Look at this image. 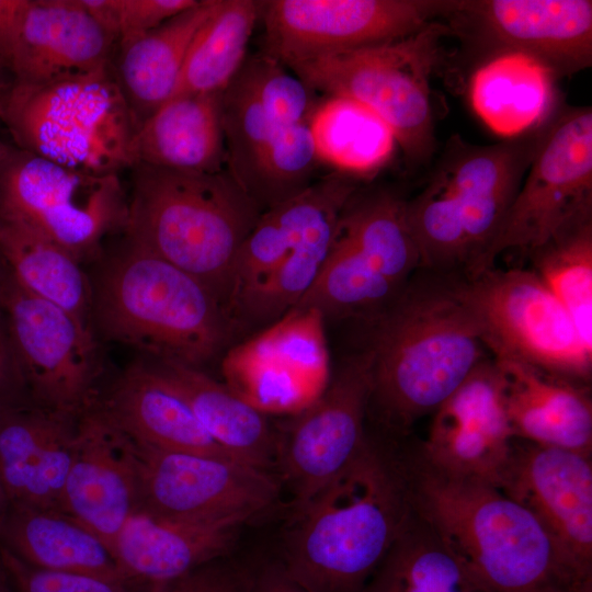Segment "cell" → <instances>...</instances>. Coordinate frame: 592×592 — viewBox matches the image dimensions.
<instances>
[{
	"instance_id": "1",
	"label": "cell",
	"mask_w": 592,
	"mask_h": 592,
	"mask_svg": "<svg viewBox=\"0 0 592 592\" xmlns=\"http://www.w3.org/2000/svg\"><path fill=\"white\" fill-rule=\"evenodd\" d=\"M369 325L367 414L401 442L486 357L468 276L419 269Z\"/></svg>"
},
{
	"instance_id": "2",
	"label": "cell",
	"mask_w": 592,
	"mask_h": 592,
	"mask_svg": "<svg viewBox=\"0 0 592 592\" xmlns=\"http://www.w3.org/2000/svg\"><path fill=\"white\" fill-rule=\"evenodd\" d=\"M402 442L368 435L334 480L292 510L282 558L308 592H361L410 519Z\"/></svg>"
},
{
	"instance_id": "3",
	"label": "cell",
	"mask_w": 592,
	"mask_h": 592,
	"mask_svg": "<svg viewBox=\"0 0 592 592\" xmlns=\"http://www.w3.org/2000/svg\"><path fill=\"white\" fill-rule=\"evenodd\" d=\"M412 508L493 592H576L592 580L497 486L430 464L403 442Z\"/></svg>"
},
{
	"instance_id": "4",
	"label": "cell",
	"mask_w": 592,
	"mask_h": 592,
	"mask_svg": "<svg viewBox=\"0 0 592 592\" xmlns=\"http://www.w3.org/2000/svg\"><path fill=\"white\" fill-rule=\"evenodd\" d=\"M91 321L146 358L200 369L226 352L237 330L202 282L126 238L92 284Z\"/></svg>"
},
{
	"instance_id": "5",
	"label": "cell",
	"mask_w": 592,
	"mask_h": 592,
	"mask_svg": "<svg viewBox=\"0 0 592 592\" xmlns=\"http://www.w3.org/2000/svg\"><path fill=\"white\" fill-rule=\"evenodd\" d=\"M549 121L494 145L449 139L426 185L406 201L422 269L468 277L480 272Z\"/></svg>"
},
{
	"instance_id": "6",
	"label": "cell",
	"mask_w": 592,
	"mask_h": 592,
	"mask_svg": "<svg viewBox=\"0 0 592 592\" xmlns=\"http://www.w3.org/2000/svg\"><path fill=\"white\" fill-rule=\"evenodd\" d=\"M130 169L126 239L202 282L227 311L237 253L263 210L227 169Z\"/></svg>"
},
{
	"instance_id": "7",
	"label": "cell",
	"mask_w": 592,
	"mask_h": 592,
	"mask_svg": "<svg viewBox=\"0 0 592 592\" xmlns=\"http://www.w3.org/2000/svg\"><path fill=\"white\" fill-rule=\"evenodd\" d=\"M0 117L15 147L92 174L132 168L138 124L112 65L48 83L12 81L0 94Z\"/></svg>"
},
{
	"instance_id": "8",
	"label": "cell",
	"mask_w": 592,
	"mask_h": 592,
	"mask_svg": "<svg viewBox=\"0 0 592 592\" xmlns=\"http://www.w3.org/2000/svg\"><path fill=\"white\" fill-rule=\"evenodd\" d=\"M451 29L432 22L406 37L287 66L316 92L354 100L379 116L411 162L435 148L430 78Z\"/></svg>"
},
{
	"instance_id": "9",
	"label": "cell",
	"mask_w": 592,
	"mask_h": 592,
	"mask_svg": "<svg viewBox=\"0 0 592 592\" xmlns=\"http://www.w3.org/2000/svg\"><path fill=\"white\" fill-rule=\"evenodd\" d=\"M129 197L118 174H92L3 146L0 215L19 220L72 254L98 255L112 235L125 232Z\"/></svg>"
},
{
	"instance_id": "10",
	"label": "cell",
	"mask_w": 592,
	"mask_h": 592,
	"mask_svg": "<svg viewBox=\"0 0 592 592\" xmlns=\"http://www.w3.org/2000/svg\"><path fill=\"white\" fill-rule=\"evenodd\" d=\"M468 278L482 342L492 358L519 362L591 387L592 349L532 270L493 266Z\"/></svg>"
},
{
	"instance_id": "11",
	"label": "cell",
	"mask_w": 592,
	"mask_h": 592,
	"mask_svg": "<svg viewBox=\"0 0 592 592\" xmlns=\"http://www.w3.org/2000/svg\"><path fill=\"white\" fill-rule=\"evenodd\" d=\"M2 321L31 402L82 417L101 396L93 326L22 287L8 271Z\"/></svg>"
},
{
	"instance_id": "12",
	"label": "cell",
	"mask_w": 592,
	"mask_h": 592,
	"mask_svg": "<svg viewBox=\"0 0 592 592\" xmlns=\"http://www.w3.org/2000/svg\"><path fill=\"white\" fill-rule=\"evenodd\" d=\"M591 217L592 111L580 107L550 118L480 272L493 267L503 252L528 255L561 230Z\"/></svg>"
},
{
	"instance_id": "13",
	"label": "cell",
	"mask_w": 592,
	"mask_h": 592,
	"mask_svg": "<svg viewBox=\"0 0 592 592\" xmlns=\"http://www.w3.org/2000/svg\"><path fill=\"white\" fill-rule=\"evenodd\" d=\"M130 444L137 475L136 513L178 523H246L280 498L281 481L270 471L232 458Z\"/></svg>"
},
{
	"instance_id": "14",
	"label": "cell",
	"mask_w": 592,
	"mask_h": 592,
	"mask_svg": "<svg viewBox=\"0 0 592 592\" xmlns=\"http://www.w3.org/2000/svg\"><path fill=\"white\" fill-rule=\"evenodd\" d=\"M459 0H266L261 53L284 66L411 35L453 15Z\"/></svg>"
},
{
	"instance_id": "15",
	"label": "cell",
	"mask_w": 592,
	"mask_h": 592,
	"mask_svg": "<svg viewBox=\"0 0 592 592\" xmlns=\"http://www.w3.org/2000/svg\"><path fill=\"white\" fill-rule=\"evenodd\" d=\"M371 390V358L362 350L342 360L319 397L278 435L275 466L292 510L334 480L366 445Z\"/></svg>"
},
{
	"instance_id": "16",
	"label": "cell",
	"mask_w": 592,
	"mask_h": 592,
	"mask_svg": "<svg viewBox=\"0 0 592 592\" xmlns=\"http://www.w3.org/2000/svg\"><path fill=\"white\" fill-rule=\"evenodd\" d=\"M221 372L225 385L258 410L300 412L331 376L323 316L315 308H293L228 349Z\"/></svg>"
},
{
	"instance_id": "17",
	"label": "cell",
	"mask_w": 592,
	"mask_h": 592,
	"mask_svg": "<svg viewBox=\"0 0 592 592\" xmlns=\"http://www.w3.org/2000/svg\"><path fill=\"white\" fill-rule=\"evenodd\" d=\"M497 487L592 572V455L514 437Z\"/></svg>"
},
{
	"instance_id": "18",
	"label": "cell",
	"mask_w": 592,
	"mask_h": 592,
	"mask_svg": "<svg viewBox=\"0 0 592 592\" xmlns=\"http://www.w3.org/2000/svg\"><path fill=\"white\" fill-rule=\"evenodd\" d=\"M432 415L426 439L417 442L422 456L451 475L497 486L514 439L497 362L481 361Z\"/></svg>"
},
{
	"instance_id": "19",
	"label": "cell",
	"mask_w": 592,
	"mask_h": 592,
	"mask_svg": "<svg viewBox=\"0 0 592 592\" xmlns=\"http://www.w3.org/2000/svg\"><path fill=\"white\" fill-rule=\"evenodd\" d=\"M453 16L475 22L500 53L528 55L556 78L591 66L590 0H460Z\"/></svg>"
},
{
	"instance_id": "20",
	"label": "cell",
	"mask_w": 592,
	"mask_h": 592,
	"mask_svg": "<svg viewBox=\"0 0 592 592\" xmlns=\"http://www.w3.org/2000/svg\"><path fill=\"white\" fill-rule=\"evenodd\" d=\"M61 512L93 532L110 551L127 520L137 512V475L130 441L94 407L79 420L77 449L62 492Z\"/></svg>"
},
{
	"instance_id": "21",
	"label": "cell",
	"mask_w": 592,
	"mask_h": 592,
	"mask_svg": "<svg viewBox=\"0 0 592 592\" xmlns=\"http://www.w3.org/2000/svg\"><path fill=\"white\" fill-rule=\"evenodd\" d=\"M80 418L33 402L0 409V479L10 503L61 512Z\"/></svg>"
},
{
	"instance_id": "22",
	"label": "cell",
	"mask_w": 592,
	"mask_h": 592,
	"mask_svg": "<svg viewBox=\"0 0 592 592\" xmlns=\"http://www.w3.org/2000/svg\"><path fill=\"white\" fill-rule=\"evenodd\" d=\"M116 41L78 0H30L10 72L48 83L109 68Z\"/></svg>"
},
{
	"instance_id": "23",
	"label": "cell",
	"mask_w": 592,
	"mask_h": 592,
	"mask_svg": "<svg viewBox=\"0 0 592 592\" xmlns=\"http://www.w3.org/2000/svg\"><path fill=\"white\" fill-rule=\"evenodd\" d=\"M94 408L139 445L236 459L206 432L184 399L145 358L128 366L101 394Z\"/></svg>"
},
{
	"instance_id": "24",
	"label": "cell",
	"mask_w": 592,
	"mask_h": 592,
	"mask_svg": "<svg viewBox=\"0 0 592 592\" xmlns=\"http://www.w3.org/2000/svg\"><path fill=\"white\" fill-rule=\"evenodd\" d=\"M494 361L501 371L503 406L515 439L592 455L591 387L519 362Z\"/></svg>"
},
{
	"instance_id": "25",
	"label": "cell",
	"mask_w": 592,
	"mask_h": 592,
	"mask_svg": "<svg viewBox=\"0 0 592 592\" xmlns=\"http://www.w3.org/2000/svg\"><path fill=\"white\" fill-rule=\"evenodd\" d=\"M243 524L238 520L178 523L135 513L111 553L127 578L164 585L205 562L228 556Z\"/></svg>"
},
{
	"instance_id": "26",
	"label": "cell",
	"mask_w": 592,
	"mask_h": 592,
	"mask_svg": "<svg viewBox=\"0 0 592 592\" xmlns=\"http://www.w3.org/2000/svg\"><path fill=\"white\" fill-rule=\"evenodd\" d=\"M221 93L190 94L167 101L137 128L133 166L215 173L226 169Z\"/></svg>"
},
{
	"instance_id": "27",
	"label": "cell",
	"mask_w": 592,
	"mask_h": 592,
	"mask_svg": "<svg viewBox=\"0 0 592 592\" xmlns=\"http://www.w3.org/2000/svg\"><path fill=\"white\" fill-rule=\"evenodd\" d=\"M145 360L184 399L206 432L234 458L271 473L276 463L278 434L264 412L203 369L169 360Z\"/></svg>"
},
{
	"instance_id": "28",
	"label": "cell",
	"mask_w": 592,
	"mask_h": 592,
	"mask_svg": "<svg viewBox=\"0 0 592 592\" xmlns=\"http://www.w3.org/2000/svg\"><path fill=\"white\" fill-rule=\"evenodd\" d=\"M0 548L39 569L129 579L100 537L58 511L10 503L0 526Z\"/></svg>"
},
{
	"instance_id": "29",
	"label": "cell",
	"mask_w": 592,
	"mask_h": 592,
	"mask_svg": "<svg viewBox=\"0 0 592 592\" xmlns=\"http://www.w3.org/2000/svg\"><path fill=\"white\" fill-rule=\"evenodd\" d=\"M216 0H201L158 27L118 44L114 70L138 126L171 96L190 44Z\"/></svg>"
},
{
	"instance_id": "30",
	"label": "cell",
	"mask_w": 592,
	"mask_h": 592,
	"mask_svg": "<svg viewBox=\"0 0 592 592\" xmlns=\"http://www.w3.org/2000/svg\"><path fill=\"white\" fill-rule=\"evenodd\" d=\"M555 80L550 69L528 55L499 53L473 75L470 103L492 132L514 138L550 118Z\"/></svg>"
},
{
	"instance_id": "31",
	"label": "cell",
	"mask_w": 592,
	"mask_h": 592,
	"mask_svg": "<svg viewBox=\"0 0 592 592\" xmlns=\"http://www.w3.org/2000/svg\"><path fill=\"white\" fill-rule=\"evenodd\" d=\"M0 260L26 291L92 325V284L64 248L0 215Z\"/></svg>"
},
{
	"instance_id": "32",
	"label": "cell",
	"mask_w": 592,
	"mask_h": 592,
	"mask_svg": "<svg viewBox=\"0 0 592 592\" xmlns=\"http://www.w3.org/2000/svg\"><path fill=\"white\" fill-rule=\"evenodd\" d=\"M361 592H493L413 510Z\"/></svg>"
},
{
	"instance_id": "33",
	"label": "cell",
	"mask_w": 592,
	"mask_h": 592,
	"mask_svg": "<svg viewBox=\"0 0 592 592\" xmlns=\"http://www.w3.org/2000/svg\"><path fill=\"white\" fill-rule=\"evenodd\" d=\"M335 235L400 287L421 269L406 218V200L390 191L358 189L343 207Z\"/></svg>"
},
{
	"instance_id": "34",
	"label": "cell",
	"mask_w": 592,
	"mask_h": 592,
	"mask_svg": "<svg viewBox=\"0 0 592 592\" xmlns=\"http://www.w3.org/2000/svg\"><path fill=\"white\" fill-rule=\"evenodd\" d=\"M221 122L226 169L260 206L273 155L288 133L304 122L287 121L269 110L242 68L223 92Z\"/></svg>"
},
{
	"instance_id": "35",
	"label": "cell",
	"mask_w": 592,
	"mask_h": 592,
	"mask_svg": "<svg viewBox=\"0 0 592 592\" xmlns=\"http://www.w3.org/2000/svg\"><path fill=\"white\" fill-rule=\"evenodd\" d=\"M258 20L259 1L216 0L213 12L190 44L169 100L224 92L247 58Z\"/></svg>"
},
{
	"instance_id": "36",
	"label": "cell",
	"mask_w": 592,
	"mask_h": 592,
	"mask_svg": "<svg viewBox=\"0 0 592 592\" xmlns=\"http://www.w3.org/2000/svg\"><path fill=\"white\" fill-rule=\"evenodd\" d=\"M310 128L320 162L357 179L382 168L397 146L392 130L379 116L343 96L321 100Z\"/></svg>"
},
{
	"instance_id": "37",
	"label": "cell",
	"mask_w": 592,
	"mask_h": 592,
	"mask_svg": "<svg viewBox=\"0 0 592 592\" xmlns=\"http://www.w3.org/2000/svg\"><path fill=\"white\" fill-rule=\"evenodd\" d=\"M402 287L382 275L334 232L317 278L294 308H315L325 320L365 321L384 309Z\"/></svg>"
},
{
	"instance_id": "38",
	"label": "cell",
	"mask_w": 592,
	"mask_h": 592,
	"mask_svg": "<svg viewBox=\"0 0 592 592\" xmlns=\"http://www.w3.org/2000/svg\"><path fill=\"white\" fill-rule=\"evenodd\" d=\"M528 257L532 271L566 308L592 349V217L561 230Z\"/></svg>"
},
{
	"instance_id": "39",
	"label": "cell",
	"mask_w": 592,
	"mask_h": 592,
	"mask_svg": "<svg viewBox=\"0 0 592 592\" xmlns=\"http://www.w3.org/2000/svg\"><path fill=\"white\" fill-rule=\"evenodd\" d=\"M0 558L16 592H158L162 587L134 579L115 580L39 569L23 562L3 548H0Z\"/></svg>"
},
{
	"instance_id": "40",
	"label": "cell",
	"mask_w": 592,
	"mask_h": 592,
	"mask_svg": "<svg viewBox=\"0 0 592 592\" xmlns=\"http://www.w3.org/2000/svg\"><path fill=\"white\" fill-rule=\"evenodd\" d=\"M253 580L254 566L224 556L190 570L158 592H253Z\"/></svg>"
},
{
	"instance_id": "41",
	"label": "cell",
	"mask_w": 592,
	"mask_h": 592,
	"mask_svg": "<svg viewBox=\"0 0 592 592\" xmlns=\"http://www.w3.org/2000/svg\"><path fill=\"white\" fill-rule=\"evenodd\" d=\"M201 0H113L116 44L145 34Z\"/></svg>"
},
{
	"instance_id": "42",
	"label": "cell",
	"mask_w": 592,
	"mask_h": 592,
	"mask_svg": "<svg viewBox=\"0 0 592 592\" xmlns=\"http://www.w3.org/2000/svg\"><path fill=\"white\" fill-rule=\"evenodd\" d=\"M31 402L3 321L0 320V409Z\"/></svg>"
},
{
	"instance_id": "43",
	"label": "cell",
	"mask_w": 592,
	"mask_h": 592,
	"mask_svg": "<svg viewBox=\"0 0 592 592\" xmlns=\"http://www.w3.org/2000/svg\"><path fill=\"white\" fill-rule=\"evenodd\" d=\"M30 0H0V68L10 72Z\"/></svg>"
},
{
	"instance_id": "44",
	"label": "cell",
	"mask_w": 592,
	"mask_h": 592,
	"mask_svg": "<svg viewBox=\"0 0 592 592\" xmlns=\"http://www.w3.org/2000/svg\"><path fill=\"white\" fill-rule=\"evenodd\" d=\"M253 592H308L296 582L281 562L254 566Z\"/></svg>"
},
{
	"instance_id": "45",
	"label": "cell",
	"mask_w": 592,
	"mask_h": 592,
	"mask_svg": "<svg viewBox=\"0 0 592 592\" xmlns=\"http://www.w3.org/2000/svg\"><path fill=\"white\" fill-rule=\"evenodd\" d=\"M0 592H16L12 578L0 558Z\"/></svg>"
},
{
	"instance_id": "46",
	"label": "cell",
	"mask_w": 592,
	"mask_h": 592,
	"mask_svg": "<svg viewBox=\"0 0 592 592\" xmlns=\"http://www.w3.org/2000/svg\"><path fill=\"white\" fill-rule=\"evenodd\" d=\"M9 505H10V500L8 498L7 491L0 479V526L5 516Z\"/></svg>"
},
{
	"instance_id": "47",
	"label": "cell",
	"mask_w": 592,
	"mask_h": 592,
	"mask_svg": "<svg viewBox=\"0 0 592 592\" xmlns=\"http://www.w3.org/2000/svg\"><path fill=\"white\" fill-rule=\"evenodd\" d=\"M7 275H8V270L5 269V266L0 260V320H2V298H3V291H4Z\"/></svg>"
},
{
	"instance_id": "48",
	"label": "cell",
	"mask_w": 592,
	"mask_h": 592,
	"mask_svg": "<svg viewBox=\"0 0 592 592\" xmlns=\"http://www.w3.org/2000/svg\"><path fill=\"white\" fill-rule=\"evenodd\" d=\"M576 592H592V580L583 584L579 590Z\"/></svg>"
},
{
	"instance_id": "49",
	"label": "cell",
	"mask_w": 592,
	"mask_h": 592,
	"mask_svg": "<svg viewBox=\"0 0 592 592\" xmlns=\"http://www.w3.org/2000/svg\"><path fill=\"white\" fill-rule=\"evenodd\" d=\"M3 69L0 68V90H3L9 83H7L3 79Z\"/></svg>"
},
{
	"instance_id": "50",
	"label": "cell",
	"mask_w": 592,
	"mask_h": 592,
	"mask_svg": "<svg viewBox=\"0 0 592 592\" xmlns=\"http://www.w3.org/2000/svg\"><path fill=\"white\" fill-rule=\"evenodd\" d=\"M2 90H0V94H1ZM1 117H0V124H1ZM4 145L0 141V149L3 147Z\"/></svg>"
}]
</instances>
